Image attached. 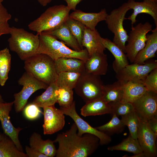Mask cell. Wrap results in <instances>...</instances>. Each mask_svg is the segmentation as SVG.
<instances>
[{
  "instance_id": "obj_1",
  "label": "cell",
  "mask_w": 157,
  "mask_h": 157,
  "mask_svg": "<svg viewBox=\"0 0 157 157\" xmlns=\"http://www.w3.org/2000/svg\"><path fill=\"white\" fill-rule=\"evenodd\" d=\"M53 142L58 144L56 157H87L100 145L99 139L93 135L85 133L79 136L74 123L69 129L58 134Z\"/></svg>"
},
{
  "instance_id": "obj_2",
  "label": "cell",
  "mask_w": 157,
  "mask_h": 157,
  "mask_svg": "<svg viewBox=\"0 0 157 157\" xmlns=\"http://www.w3.org/2000/svg\"><path fill=\"white\" fill-rule=\"evenodd\" d=\"M39 35V44L36 53L46 54L54 60L61 58H74L85 62L89 57L85 49L79 51L74 50L61 41L44 32Z\"/></svg>"
},
{
  "instance_id": "obj_3",
  "label": "cell",
  "mask_w": 157,
  "mask_h": 157,
  "mask_svg": "<svg viewBox=\"0 0 157 157\" xmlns=\"http://www.w3.org/2000/svg\"><path fill=\"white\" fill-rule=\"evenodd\" d=\"M70 10L63 4L56 5L47 9L40 17L30 22L29 29L39 35L43 32L55 29L65 23L69 17Z\"/></svg>"
},
{
  "instance_id": "obj_4",
  "label": "cell",
  "mask_w": 157,
  "mask_h": 157,
  "mask_svg": "<svg viewBox=\"0 0 157 157\" xmlns=\"http://www.w3.org/2000/svg\"><path fill=\"white\" fill-rule=\"evenodd\" d=\"M10 34V36L8 40L9 48L21 60H24L36 53L39 44V35L14 26L11 27Z\"/></svg>"
},
{
  "instance_id": "obj_5",
  "label": "cell",
  "mask_w": 157,
  "mask_h": 157,
  "mask_svg": "<svg viewBox=\"0 0 157 157\" xmlns=\"http://www.w3.org/2000/svg\"><path fill=\"white\" fill-rule=\"evenodd\" d=\"M26 72L48 85L56 82L58 74L54 60L48 55L36 53L24 60Z\"/></svg>"
},
{
  "instance_id": "obj_6",
  "label": "cell",
  "mask_w": 157,
  "mask_h": 157,
  "mask_svg": "<svg viewBox=\"0 0 157 157\" xmlns=\"http://www.w3.org/2000/svg\"><path fill=\"white\" fill-rule=\"evenodd\" d=\"M130 10L127 2L113 10L105 20L108 29L114 34L113 42L125 53L128 35L123 26L127 12Z\"/></svg>"
},
{
  "instance_id": "obj_7",
  "label": "cell",
  "mask_w": 157,
  "mask_h": 157,
  "mask_svg": "<svg viewBox=\"0 0 157 157\" xmlns=\"http://www.w3.org/2000/svg\"><path fill=\"white\" fill-rule=\"evenodd\" d=\"M100 76L85 71L81 73L74 89L85 103L102 98L104 85Z\"/></svg>"
},
{
  "instance_id": "obj_8",
  "label": "cell",
  "mask_w": 157,
  "mask_h": 157,
  "mask_svg": "<svg viewBox=\"0 0 157 157\" xmlns=\"http://www.w3.org/2000/svg\"><path fill=\"white\" fill-rule=\"evenodd\" d=\"M152 28V25L148 22L139 23L132 26L125 47V53L131 63H134L138 53L145 46L147 34L151 31Z\"/></svg>"
},
{
  "instance_id": "obj_9",
  "label": "cell",
  "mask_w": 157,
  "mask_h": 157,
  "mask_svg": "<svg viewBox=\"0 0 157 157\" xmlns=\"http://www.w3.org/2000/svg\"><path fill=\"white\" fill-rule=\"evenodd\" d=\"M18 83L22 85L23 88L20 91L14 95V104L17 113L24 109L28 98L33 93L39 89H46L48 86L26 72L19 79Z\"/></svg>"
},
{
  "instance_id": "obj_10",
  "label": "cell",
  "mask_w": 157,
  "mask_h": 157,
  "mask_svg": "<svg viewBox=\"0 0 157 157\" xmlns=\"http://www.w3.org/2000/svg\"><path fill=\"white\" fill-rule=\"evenodd\" d=\"M60 108L64 115L69 116L73 120L77 126V134L79 136L85 133L93 135L99 138L100 145H107L112 141L109 135L92 127L78 115L74 101L67 108L60 107Z\"/></svg>"
},
{
  "instance_id": "obj_11",
  "label": "cell",
  "mask_w": 157,
  "mask_h": 157,
  "mask_svg": "<svg viewBox=\"0 0 157 157\" xmlns=\"http://www.w3.org/2000/svg\"><path fill=\"white\" fill-rule=\"evenodd\" d=\"M157 68V61L150 60L140 64L133 63L126 66L116 73L117 80L124 83L129 81H140L144 80L153 69Z\"/></svg>"
},
{
  "instance_id": "obj_12",
  "label": "cell",
  "mask_w": 157,
  "mask_h": 157,
  "mask_svg": "<svg viewBox=\"0 0 157 157\" xmlns=\"http://www.w3.org/2000/svg\"><path fill=\"white\" fill-rule=\"evenodd\" d=\"M139 119L147 122L157 116V93L147 91L132 103Z\"/></svg>"
},
{
  "instance_id": "obj_13",
  "label": "cell",
  "mask_w": 157,
  "mask_h": 157,
  "mask_svg": "<svg viewBox=\"0 0 157 157\" xmlns=\"http://www.w3.org/2000/svg\"><path fill=\"white\" fill-rule=\"evenodd\" d=\"M44 116L43 128L44 135H50L62 130L65 124V116L61 110L55 105L43 108Z\"/></svg>"
},
{
  "instance_id": "obj_14",
  "label": "cell",
  "mask_w": 157,
  "mask_h": 157,
  "mask_svg": "<svg viewBox=\"0 0 157 157\" xmlns=\"http://www.w3.org/2000/svg\"><path fill=\"white\" fill-rule=\"evenodd\" d=\"M157 137L147 122L140 119L137 139L142 150L144 157H156L157 149L156 142Z\"/></svg>"
},
{
  "instance_id": "obj_15",
  "label": "cell",
  "mask_w": 157,
  "mask_h": 157,
  "mask_svg": "<svg viewBox=\"0 0 157 157\" xmlns=\"http://www.w3.org/2000/svg\"><path fill=\"white\" fill-rule=\"evenodd\" d=\"M13 104V101L6 103L0 101V120L4 133L12 140L19 150L23 151L18 137L22 128L15 127L10 120L9 113Z\"/></svg>"
},
{
  "instance_id": "obj_16",
  "label": "cell",
  "mask_w": 157,
  "mask_h": 157,
  "mask_svg": "<svg viewBox=\"0 0 157 157\" xmlns=\"http://www.w3.org/2000/svg\"><path fill=\"white\" fill-rule=\"evenodd\" d=\"M130 9L133 13L128 18L131 22L132 26L135 24L137 15L140 13H146L153 18L156 27H157V2L149 0H143L142 2H136L134 0H128L127 2Z\"/></svg>"
},
{
  "instance_id": "obj_17",
  "label": "cell",
  "mask_w": 157,
  "mask_h": 157,
  "mask_svg": "<svg viewBox=\"0 0 157 157\" xmlns=\"http://www.w3.org/2000/svg\"><path fill=\"white\" fill-rule=\"evenodd\" d=\"M101 38L96 28L92 29L85 26L81 45L85 48L89 57L95 53L104 52L106 48L101 42Z\"/></svg>"
},
{
  "instance_id": "obj_18",
  "label": "cell",
  "mask_w": 157,
  "mask_h": 157,
  "mask_svg": "<svg viewBox=\"0 0 157 157\" xmlns=\"http://www.w3.org/2000/svg\"><path fill=\"white\" fill-rule=\"evenodd\" d=\"M108 15L105 8L98 13H86L76 9L69 14V17L80 22L87 28L94 29L99 22L105 21Z\"/></svg>"
},
{
  "instance_id": "obj_19",
  "label": "cell",
  "mask_w": 157,
  "mask_h": 157,
  "mask_svg": "<svg viewBox=\"0 0 157 157\" xmlns=\"http://www.w3.org/2000/svg\"><path fill=\"white\" fill-rule=\"evenodd\" d=\"M85 71L93 74L105 75L108 68L107 57L103 53H95L89 57L85 62Z\"/></svg>"
},
{
  "instance_id": "obj_20",
  "label": "cell",
  "mask_w": 157,
  "mask_h": 157,
  "mask_svg": "<svg viewBox=\"0 0 157 157\" xmlns=\"http://www.w3.org/2000/svg\"><path fill=\"white\" fill-rule=\"evenodd\" d=\"M147 35V39L144 47L137 54L133 63L142 64L154 57L157 51V27Z\"/></svg>"
},
{
  "instance_id": "obj_21",
  "label": "cell",
  "mask_w": 157,
  "mask_h": 157,
  "mask_svg": "<svg viewBox=\"0 0 157 157\" xmlns=\"http://www.w3.org/2000/svg\"><path fill=\"white\" fill-rule=\"evenodd\" d=\"M80 110L81 114L84 117L112 114L111 104L101 98L85 103Z\"/></svg>"
},
{
  "instance_id": "obj_22",
  "label": "cell",
  "mask_w": 157,
  "mask_h": 157,
  "mask_svg": "<svg viewBox=\"0 0 157 157\" xmlns=\"http://www.w3.org/2000/svg\"><path fill=\"white\" fill-rule=\"evenodd\" d=\"M101 41L105 48L107 49L115 58L113 67L116 73L129 64L126 53L113 41L107 38L102 37Z\"/></svg>"
},
{
  "instance_id": "obj_23",
  "label": "cell",
  "mask_w": 157,
  "mask_h": 157,
  "mask_svg": "<svg viewBox=\"0 0 157 157\" xmlns=\"http://www.w3.org/2000/svg\"><path fill=\"white\" fill-rule=\"evenodd\" d=\"M54 142L50 139L43 140L40 134L33 133L29 140L30 147L46 155L48 157L56 156L57 149Z\"/></svg>"
},
{
  "instance_id": "obj_24",
  "label": "cell",
  "mask_w": 157,
  "mask_h": 157,
  "mask_svg": "<svg viewBox=\"0 0 157 157\" xmlns=\"http://www.w3.org/2000/svg\"><path fill=\"white\" fill-rule=\"evenodd\" d=\"M44 32L60 40L74 50L79 51L83 49L72 34L65 22L55 29Z\"/></svg>"
},
{
  "instance_id": "obj_25",
  "label": "cell",
  "mask_w": 157,
  "mask_h": 157,
  "mask_svg": "<svg viewBox=\"0 0 157 157\" xmlns=\"http://www.w3.org/2000/svg\"><path fill=\"white\" fill-rule=\"evenodd\" d=\"M58 74L62 72H74L81 73L85 71V61L74 58H61L54 60Z\"/></svg>"
},
{
  "instance_id": "obj_26",
  "label": "cell",
  "mask_w": 157,
  "mask_h": 157,
  "mask_svg": "<svg viewBox=\"0 0 157 157\" xmlns=\"http://www.w3.org/2000/svg\"><path fill=\"white\" fill-rule=\"evenodd\" d=\"M147 91L146 88L141 82L129 81L124 83L123 96L121 101L132 103Z\"/></svg>"
},
{
  "instance_id": "obj_27",
  "label": "cell",
  "mask_w": 157,
  "mask_h": 157,
  "mask_svg": "<svg viewBox=\"0 0 157 157\" xmlns=\"http://www.w3.org/2000/svg\"><path fill=\"white\" fill-rule=\"evenodd\" d=\"M124 83L117 80L113 83L104 85L101 98L106 102L113 103L121 101L123 96Z\"/></svg>"
},
{
  "instance_id": "obj_28",
  "label": "cell",
  "mask_w": 157,
  "mask_h": 157,
  "mask_svg": "<svg viewBox=\"0 0 157 157\" xmlns=\"http://www.w3.org/2000/svg\"><path fill=\"white\" fill-rule=\"evenodd\" d=\"M58 89L55 82L50 84L44 92L36 97L32 103L42 108L55 105L57 103Z\"/></svg>"
},
{
  "instance_id": "obj_29",
  "label": "cell",
  "mask_w": 157,
  "mask_h": 157,
  "mask_svg": "<svg viewBox=\"0 0 157 157\" xmlns=\"http://www.w3.org/2000/svg\"><path fill=\"white\" fill-rule=\"evenodd\" d=\"M109 151H122L131 152L134 157H144L142 150L137 139L130 135L123 140L120 143L107 148Z\"/></svg>"
},
{
  "instance_id": "obj_30",
  "label": "cell",
  "mask_w": 157,
  "mask_h": 157,
  "mask_svg": "<svg viewBox=\"0 0 157 157\" xmlns=\"http://www.w3.org/2000/svg\"><path fill=\"white\" fill-rule=\"evenodd\" d=\"M0 157H28L19 150L12 140L7 135L0 140Z\"/></svg>"
},
{
  "instance_id": "obj_31",
  "label": "cell",
  "mask_w": 157,
  "mask_h": 157,
  "mask_svg": "<svg viewBox=\"0 0 157 157\" xmlns=\"http://www.w3.org/2000/svg\"><path fill=\"white\" fill-rule=\"evenodd\" d=\"M11 60V55L8 48L0 50V85L1 86L4 85L8 78Z\"/></svg>"
},
{
  "instance_id": "obj_32",
  "label": "cell",
  "mask_w": 157,
  "mask_h": 157,
  "mask_svg": "<svg viewBox=\"0 0 157 157\" xmlns=\"http://www.w3.org/2000/svg\"><path fill=\"white\" fill-rule=\"evenodd\" d=\"M81 73L74 72H62L58 74L55 82L59 87H65L71 89L75 87Z\"/></svg>"
},
{
  "instance_id": "obj_33",
  "label": "cell",
  "mask_w": 157,
  "mask_h": 157,
  "mask_svg": "<svg viewBox=\"0 0 157 157\" xmlns=\"http://www.w3.org/2000/svg\"><path fill=\"white\" fill-rule=\"evenodd\" d=\"M112 115V117L109 122L96 128L109 135L121 133L124 131L125 126L117 115L114 114Z\"/></svg>"
},
{
  "instance_id": "obj_34",
  "label": "cell",
  "mask_w": 157,
  "mask_h": 157,
  "mask_svg": "<svg viewBox=\"0 0 157 157\" xmlns=\"http://www.w3.org/2000/svg\"><path fill=\"white\" fill-rule=\"evenodd\" d=\"M121 117L122 121L129 129L130 135L133 138L137 139L140 119L134 110Z\"/></svg>"
},
{
  "instance_id": "obj_35",
  "label": "cell",
  "mask_w": 157,
  "mask_h": 157,
  "mask_svg": "<svg viewBox=\"0 0 157 157\" xmlns=\"http://www.w3.org/2000/svg\"><path fill=\"white\" fill-rule=\"evenodd\" d=\"M65 23L79 45L83 48L81 42L85 26L80 22L69 17Z\"/></svg>"
},
{
  "instance_id": "obj_36",
  "label": "cell",
  "mask_w": 157,
  "mask_h": 157,
  "mask_svg": "<svg viewBox=\"0 0 157 157\" xmlns=\"http://www.w3.org/2000/svg\"><path fill=\"white\" fill-rule=\"evenodd\" d=\"M73 101V92L72 89L65 87H59L57 103L61 107H68L72 104Z\"/></svg>"
},
{
  "instance_id": "obj_37",
  "label": "cell",
  "mask_w": 157,
  "mask_h": 157,
  "mask_svg": "<svg viewBox=\"0 0 157 157\" xmlns=\"http://www.w3.org/2000/svg\"><path fill=\"white\" fill-rule=\"evenodd\" d=\"M11 17V14L2 3H0V38L3 35L10 34L11 27L8 21Z\"/></svg>"
},
{
  "instance_id": "obj_38",
  "label": "cell",
  "mask_w": 157,
  "mask_h": 157,
  "mask_svg": "<svg viewBox=\"0 0 157 157\" xmlns=\"http://www.w3.org/2000/svg\"><path fill=\"white\" fill-rule=\"evenodd\" d=\"M111 106L112 114L117 116L121 117L129 113L134 109L132 103L119 101L110 104Z\"/></svg>"
},
{
  "instance_id": "obj_39",
  "label": "cell",
  "mask_w": 157,
  "mask_h": 157,
  "mask_svg": "<svg viewBox=\"0 0 157 157\" xmlns=\"http://www.w3.org/2000/svg\"><path fill=\"white\" fill-rule=\"evenodd\" d=\"M141 82L148 91L157 93V68L152 70Z\"/></svg>"
},
{
  "instance_id": "obj_40",
  "label": "cell",
  "mask_w": 157,
  "mask_h": 157,
  "mask_svg": "<svg viewBox=\"0 0 157 157\" xmlns=\"http://www.w3.org/2000/svg\"><path fill=\"white\" fill-rule=\"evenodd\" d=\"M24 109L25 117L30 120L36 119L43 113L39 107L32 103L27 105Z\"/></svg>"
},
{
  "instance_id": "obj_41",
  "label": "cell",
  "mask_w": 157,
  "mask_h": 157,
  "mask_svg": "<svg viewBox=\"0 0 157 157\" xmlns=\"http://www.w3.org/2000/svg\"><path fill=\"white\" fill-rule=\"evenodd\" d=\"M25 150L26 154L28 157H48L46 155L28 146H26Z\"/></svg>"
},
{
  "instance_id": "obj_42",
  "label": "cell",
  "mask_w": 157,
  "mask_h": 157,
  "mask_svg": "<svg viewBox=\"0 0 157 157\" xmlns=\"http://www.w3.org/2000/svg\"><path fill=\"white\" fill-rule=\"evenodd\" d=\"M67 3V6L71 10H76L77 5L83 0H63Z\"/></svg>"
},
{
  "instance_id": "obj_43",
  "label": "cell",
  "mask_w": 157,
  "mask_h": 157,
  "mask_svg": "<svg viewBox=\"0 0 157 157\" xmlns=\"http://www.w3.org/2000/svg\"><path fill=\"white\" fill-rule=\"evenodd\" d=\"M150 129L157 135V118H154L147 122Z\"/></svg>"
},
{
  "instance_id": "obj_44",
  "label": "cell",
  "mask_w": 157,
  "mask_h": 157,
  "mask_svg": "<svg viewBox=\"0 0 157 157\" xmlns=\"http://www.w3.org/2000/svg\"><path fill=\"white\" fill-rule=\"evenodd\" d=\"M38 2L42 6H46L53 0H37Z\"/></svg>"
},
{
  "instance_id": "obj_45",
  "label": "cell",
  "mask_w": 157,
  "mask_h": 157,
  "mask_svg": "<svg viewBox=\"0 0 157 157\" xmlns=\"http://www.w3.org/2000/svg\"><path fill=\"white\" fill-rule=\"evenodd\" d=\"M5 135L0 133V140H1L4 137Z\"/></svg>"
},
{
  "instance_id": "obj_46",
  "label": "cell",
  "mask_w": 157,
  "mask_h": 157,
  "mask_svg": "<svg viewBox=\"0 0 157 157\" xmlns=\"http://www.w3.org/2000/svg\"><path fill=\"white\" fill-rule=\"evenodd\" d=\"M0 101H3V100L2 98V96L0 94Z\"/></svg>"
},
{
  "instance_id": "obj_47",
  "label": "cell",
  "mask_w": 157,
  "mask_h": 157,
  "mask_svg": "<svg viewBox=\"0 0 157 157\" xmlns=\"http://www.w3.org/2000/svg\"><path fill=\"white\" fill-rule=\"evenodd\" d=\"M157 2V0H149Z\"/></svg>"
},
{
  "instance_id": "obj_48",
  "label": "cell",
  "mask_w": 157,
  "mask_h": 157,
  "mask_svg": "<svg viewBox=\"0 0 157 157\" xmlns=\"http://www.w3.org/2000/svg\"><path fill=\"white\" fill-rule=\"evenodd\" d=\"M3 1L4 0H0V3H2Z\"/></svg>"
}]
</instances>
